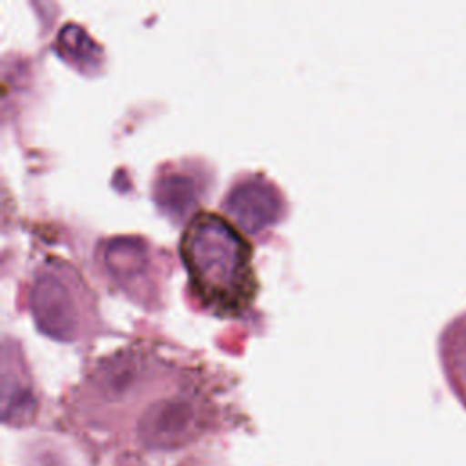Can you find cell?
I'll list each match as a JSON object with an SVG mask.
<instances>
[{"label": "cell", "instance_id": "obj_1", "mask_svg": "<svg viewBox=\"0 0 466 466\" xmlns=\"http://www.w3.org/2000/svg\"><path fill=\"white\" fill-rule=\"evenodd\" d=\"M180 257L189 291L208 313L231 319L253 304L258 291L253 249L228 218L197 211L182 233Z\"/></svg>", "mask_w": 466, "mask_h": 466}, {"label": "cell", "instance_id": "obj_2", "mask_svg": "<svg viewBox=\"0 0 466 466\" xmlns=\"http://www.w3.org/2000/svg\"><path fill=\"white\" fill-rule=\"evenodd\" d=\"M204 393L191 382L151 400L137 419V439L149 450H173L204 430Z\"/></svg>", "mask_w": 466, "mask_h": 466}, {"label": "cell", "instance_id": "obj_3", "mask_svg": "<svg viewBox=\"0 0 466 466\" xmlns=\"http://www.w3.org/2000/svg\"><path fill=\"white\" fill-rule=\"evenodd\" d=\"M78 279L64 264L42 266L31 288V311L38 328L60 340H73L84 319V299L76 291Z\"/></svg>", "mask_w": 466, "mask_h": 466}, {"label": "cell", "instance_id": "obj_4", "mask_svg": "<svg viewBox=\"0 0 466 466\" xmlns=\"http://www.w3.org/2000/svg\"><path fill=\"white\" fill-rule=\"evenodd\" d=\"M224 209L240 228L258 233L279 220L284 200L280 191L264 177H248L229 189Z\"/></svg>", "mask_w": 466, "mask_h": 466}, {"label": "cell", "instance_id": "obj_5", "mask_svg": "<svg viewBox=\"0 0 466 466\" xmlns=\"http://www.w3.org/2000/svg\"><path fill=\"white\" fill-rule=\"evenodd\" d=\"M437 355L451 393L466 408V309L455 313L441 328Z\"/></svg>", "mask_w": 466, "mask_h": 466}, {"label": "cell", "instance_id": "obj_6", "mask_svg": "<svg viewBox=\"0 0 466 466\" xmlns=\"http://www.w3.org/2000/svg\"><path fill=\"white\" fill-rule=\"evenodd\" d=\"M104 260L106 268L122 288L135 289L144 279L142 273L146 269L147 253L137 238L118 237L111 238L104 248Z\"/></svg>", "mask_w": 466, "mask_h": 466}, {"label": "cell", "instance_id": "obj_7", "mask_svg": "<svg viewBox=\"0 0 466 466\" xmlns=\"http://www.w3.org/2000/svg\"><path fill=\"white\" fill-rule=\"evenodd\" d=\"M198 193L200 189L197 180L187 173H162L155 182V202L175 220H182V217L197 202Z\"/></svg>", "mask_w": 466, "mask_h": 466}]
</instances>
